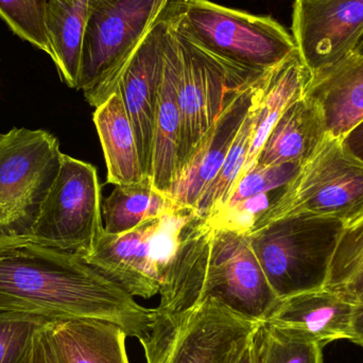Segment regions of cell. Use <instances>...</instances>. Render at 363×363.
<instances>
[{
  "label": "cell",
  "instance_id": "21",
  "mask_svg": "<svg viewBox=\"0 0 363 363\" xmlns=\"http://www.w3.org/2000/svg\"><path fill=\"white\" fill-rule=\"evenodd\" d=\"M94 123L106 159L108 183L125 185L148 178L143 172L133 125L118 89L96 108Z\"/></svg>",
  "mask_w": 363,
  "mask_h": 363
},
{
  "label": "cell",
  "instance_id": "17",
  "mask_svg": "<svg viewBox=\"0 0 363 363\" xmlns=\"http://www.w3.org/2000/svg\"><path fill=\"white\" fill-rule=\"evenodd\" d=\"M328 130L317 104L305 96L279 117L262 145L255 166L283 164L304 165L328 138Z\"/></svg>",
  "mask_w": 363,
  "mask_h": 363
},
{
  "label": "cell",
  "instance_id": "7",
  "mask_svg": "<svg viewBox=\"0 0 363 363\" xmlns=\"http://www.w3.org/2000/svg\"><path fill=\"white\" fill-rule=\"evenodd\" d=\"M62 155L59 140L45 130L0 133V239L32 236Z\"/></svg>",
  "mask_w": 363,
  "mask_h": 363
},
{
  "label": "cell",
  "instance_id": "33",
  "mask_svg": "<svg viewBox=\"0 0 363 363\" xmlns=\"http://www.w3.org/2000/svg\"><path fill=\"white\" fill-rule=\"evenodd\" d=\"M237 363H253L252 362L251 345L245 350V353H243V355L241 356L240 359H239V362Z\"/></svg>",
  "mask_w": 363,
  "mask_h": 363
},
{
  "label": "cell",
  "instance_id": "19",
  "mask_svg": "<svg viewBox=\"0 0 363 363\" xmlns=\"http://www.w3.org/2000/svg\"><path fill=\"white\" fill-rule=\"evenodd\" d=\"M313 80V74L296 49L268 70L258 101L253 142L240 177L255 167L258 153L271 130L291 104L306 96Z\"/></svg>",
  "mask_w": 363,
  "mask_h": 363
},
{
  "label": "cell",
  "instance_id": "22",
  "mask_svg": "<svg viewBox=\"0 0 363 363\" xmlns=\"http://www.w3.org/2000/svg\"><path fill=\"white\" fill-rule=\"evenodd\" d=\"M91 0H47L45 25L52 57L62 80L78 86L83 40Z\"/></svg>",
  "mask_w": 363,
  "mask_h": 363
},
{
  "label": "cell",
  "instance_id": "11",
  "mask_svg": "<svg viewBox=\"0 0 363 363\" xmlns=\"http://www.w3.org/2000/svg\"><path fill=\"white\" fill-rule=\"evenodd\" d=\"M101 216L97 169L63 153L59 174L43 205L33 234L27 239L82 257L104 234Z\"/></svg>",
  "mask_w": 363,
  "mask_h": 363
},
{
  "label": "cell",
  "instance_id": "12",
  "mask_svg": "<svg viewBox=\"0 0 363 363\" xmlns=\"http://www.w3.org/2000/svg\"><path fill=\"white\" fill-rule=\"evenodd\" d=\"M363 32V0H294L292 36L313 79L353 55Z\"/></svg>",
  "mask_w": 363,
  "mask_h": 363
},
{
  "label": "cell",
  "instance_id": "2",
  "mask_svg": "<svg viewBox=\"0 0 363 363\" xmlns=\"http://www.w3.org/2000/svg\"><path fill=\"white\" fill-rule=\"evenodd\" d=\"M159 294L157 308L168 313L213 298L256 322L264 321L279 302L247 234L215 228L194 211L181 228Z\"/></svg>",
  "mask_w": 363,
  "mask_h": 363
},
{
  "label": "cell",
  "instance_id": "28",
  "mask_svg": "<svg viewBox=\"0 0 363 363\" xmlns=\"http://www.w3.org/2000/svg\"><path fill=\"white\" fill-rule=\"evenodd\" d=\"M302 166L296 163L269 166V167L255 166L239 178L233 187L232 191L228 194L223 206L211 218L228 211L235 205L249 200L258 194L287 185L298 176Z\"/></svg>",
  "mask_w": 363,
  "mask_h": 363
},
{
  "label": "cell",
  "instance_id": "20",
  "mask_svg": "<svg viewBox=\"0 0 363 363\" xmlns=\"http://www.w3.org/2000/svg\"><path fill=\"white\" fill-rule=\"evenodd\" d=\"M64 363H130L125 330L112 322L63 319L48 324Z\"/></svg>",
  "mask_w": 363,
  "mask_h": 363
},
{
  "label": "cell",
  "instance_id": "29",
  "mask_svg": "<svg viewBox=\"0 0 363 363\" xmlns=\"http://www.w3.org/2000/svg\"><path fill=\"white\" fill-rule=\"evenodd\" d=\"M50 322L35 315L0 313V363H26L36 332Z\"/></svg>",
  "mask_w": 363,
  "mask_h": 363
},
{
  "label": "cell",
  "instance_id": "6",
  "mask_svg": "<svg viewBox=\"0 0 363 363\" xmlns=\"http://www.w3.org/2000/svg\"><path fill=\"white\" fill-rule=\"evenodd\" d=\"M172 0H91L78 91L94 108L116 91L136 47Z\"/></svg>",
  "mask_w": 363,
  "mask_h": 363
},
{
  "label": "cell",
  "instance_id": "23",
  "mask_svg": "<svg viewBox=\"0 0 363 363\" xmlns=\"http://www.w3.org/2000/svg\"><path fill=\"white\" fill-rule=\"evenodd\" d=\"M179 208L167 194L159 191L150 178L135 184L115 185L102 204L108 234H121L140 223Z\"/></svg>",
  "mask_w": 363,
  "mask_h": 363
},
{
  "label": "cell",
  "instance_id": "16",
  "mask_svg": "<svg viewBox=\"0 0 363 363\" xmlns=\"http://www.w3.org/2000/svg\"><path fill=\"white\" fill-rule=\"evenodd\" d=\"M168 13L169 25L155 114L151 160V181L153 186L167 196L178 176L181 151V112L179 106L180 57L172 30L169 4Z\"/></svg>",
  "mask_w": 363,
  "mask_h": 363
},
{
  "label": "cell",
  "instance_id": "13",
  "mask_svg": "<svg viewBox=\"0 0 363 363\" xmlns=\"http://www.w3.org/2000/svg\"><path fill=\"white\" fill-rule=\"evenodd\" d=\"M168 25L167 6L136 47L117 86L133 125L143 172L150 179L155 114L163 74Z\"/></svg>",
  "mask_w": 363,
  "mask_h": 363
},
{
  "label": "cell",
  "instance_id": "9",
  "mask_svg": "<svg viewBox=\"0 0 363 363\" xmlns=\"http://www.w3.org/2000/svg\"><path fill=\"white\" fill-rule=\"evenodd\" d=\"M192 213V209L176 208L129 232H104L81 258L130 296L148 300L160 294L181 228Z\"/></svg>",
  "mask_w": 363,
  "mask_h": 363
},
{
  "label": "cell",
  "instance_id": "8",
  "mask_svg": "<svg viewBox=\"0 0 363 363\" xmlns=\"http://www.w3.org/2000/svg\"><path fill=\"white\" fill-rule=\"evenodd\" d=\"M169 8L180 57L181 151L178 178L222 111L241 89L262 72L241 67L201 46L177 26L170 4Z\"/></svg>",
  "mask_w": 363,
  "mask_h": 363
},
{
  "label": "cell",
  "instance_id": "3",
  "mask_svg": "<svg viewBox=\"0 0 363 363\" xmlns=\"http://www.w3.org/2000/svg\"><path fill=\"white\" fill-rule=\"evenodd\" d=\"M345 224L317 216L281 218L247 234L279 300L325 287Z\"/></svg>",
  "mask_w": 363,
  "mask_h": 363
},
{
  "label": "cell",
  "instance_id": "30",
  "mask_svg": "<svg viewBox=\"0 0 363 363\" xmlns=\"http://www.w3.org/2000/svg\"><path fill=\"white\" fill-rule=\"evenodd\" d=\"M29 363H64L55 347L48 324L36 332Z\"/></svg>",
  "mask_w": 363,
  "mask_h": 363
},
{
  "label": "cell",
  "instance_id": "25",
  "mask_svg": "<svg viewBox=\"0 0 363 363\" xmlns=\"http://www.w3.org/2000/svg\"><path fill=\"white\" fill-rule=\"evenodd\" d=\"M325 288L357 301L363 294V213L345 224L330 262Z\"/></svg>",
  "mask_w": 363,
  "mask_h": 363
},
{
  "label": "cell",
  "instance_id": "32",
  "mask_svg": "<svg viewBox=\"0 0 363 363\" xmlns=\"http://www.w3.org/2000/svg\"><path fill=\"white\" fill-rule=\"evenodd\" d=\"M349 340L363 347V294L354 302Z\"/></svg>",
  "mask_w": 363,
  "mask_h": 363
},
{
  "label": "cell",
  "instance_id": "31",
  "mask_svg": "<svg viewBox=\"0 0 363 363\" xmlns=\"http://www.w3.org/2000/svg\"><path fill=\"white\" fill-rule=\"evenodd\" d=\"M339 140L347 152L363 164V119Z\"/></svg>",
  "mask_w": 363,
  "mask_h": 363
},
{
  "label": "cell",
  "instance_id": "34",
  "mask_svg": "<svg viewBox=\"0 0 363 363\" xmlns=\"http://www.w3.org/2000/svg\"><path fill=\"white\" fill-rule=\"evenodd\" d=\"M353 53L354 55H363V32L359 40H358L357 45H356L355 49H354Z\"/></svg>",
  "mask_w": 363,
  "mask_h": 363
},
{
  "label": "cell",
  "instance_id": "10",
  "mask_svg": "<svg viewBox=\"0 0 363 363\" xmlns=\"http://www.w3.org/2000/svg\"><path fill=\"white\" fill-rule=\"evenodd\" d=\"M363 213V164L328 135L253 230L281 218L317 216L347 224Z\"/></svg>",
  "mask_w": 363,
  "mask_h": 363
},
{
  "label": "cell",
  "instance_id": "1",
  "mask_svg": "<svg viewBox=\"0 0 363 363\" xmlns=\"http://www.w3.org/2000/svg\"><path fill=\"white\" fill-rule=\"evenodd\" d=\"M155 313L78 254L27 238L0 239V313L35 315L50 323L102 320L140 341L150 332Z\"/></svg>",
  "mask_w": 363,
  "mask_h": 363
},
{
  "label": "cell",
  "instance_id": "18",
  "mask_svg": "<svg viewBox=\"0 0 363 363\" xmlns=\"http://www.w3.org/2000/svg\"><path fill=\"white\" fill-rule=\"evenodd\" d=\"M306 97L321 111L328 135H345L363 119V55L353 53L313 79Z\"/></svg>",
  "mask_w": 363,
  "mask_h": 363
},
{
  "label": "cell",
  "instance_id": "15",
  "mask_svg": "<svg viewBox=\"0 0 363 363\" xmlns=\"http://www.w3.org/2000/svg\"><path fill=\"white\" fill-rule=\"evenodd\" d=\"M354 302L328 288L279 300L264 321L322 347L349 340Z\"/></svg>",
  "mask_w": 363,
  "mask_h": 363
},
{
  "label": "cell",
  "instance_id": "27",
  "mask_svg": "<svg viewBox=\"0 0 363 363\" xmlns=\"http://www.w3.org/2000/svg\"><path fill=\"white\" fill-rule=\"evenodd\" d=\"M47 0H0V17L13 33L52 57L45 25Z\"/></svg>",
  "mask_w": 363,
  "mask_h": 363
},
{
  "label": "cell",
  "instance_id": "24",
  "mask_svg": "<svg viewBox=\"0 0 363 363\" xmlns=\"http://www.w3.org/2000/svg\"><path fill=\"white\" fill-rule=\"evenodd\" d=\"M259 97L260 94L243 121L221 170L194 206V211L199 217L208 219L215 215L223 206L228 194L240 178L253 142Z\"/></svg>",
  "mask_w": 363,
  "mask_h": 363
},
{
  "label": "cell",
  "instance_id": "5",
  "mask_svg": "<svg viewBox=\"0 0 363 363\" xmlns=\"http://www.w3.org/2000/svg\"><path fill=\"white\" fill-rule=\"evenodd\" d=\"M180 29L213 55L264 72L296 49L294 36L277 19L228 8L209 0H172Z\"/></svg>",
  "mask_w": 363,
  "mask_h": 363
},
{
  "label": "cell",
  "instance_id": "26",
  "mask_svg": "<svg viewBox=\"0 0 363 363\" xmlns=\"http://www.w3.org/2000/svg\"><path fill=\"white\" fill-rule=\"evenodd\" d=\"M253 363H324L323 347L303 340L267 321L260 322L251 342Z\"/></svg>",
  "mask_w": 363,
  "mask_h": 363
},
{
  "label": "cell",
  "instance_id": "14",
  "mask_svg": "<svg viewBox=\"0 0 363 363\" xmlns=\"http://www.w3.org/2000/svg\"><path fill=\"white\" fill-rule=\"evenodd\" d=\"M268 70L247 83L233 98L179 174L168 194L179 208L194 211L219 174L243 121L262 91Z\"/></svg>",
  "mask_w": 363,
  "mask_h": 363
},
{
  "label": "cell",
  "instance_id": "4",
  "mask_svg": "<svg viewBox=\"0 0 363 363\" xmlns=\"http://www.w3.org/2000/svg\"><path fill=\"white\" fill-rule=\"evenodd\" d=\"M259 323L208 298L182 313L157 307L140 342L146 363H237Z\"/></svg>",
  "mask_w": 363,
  "mask_h": 363
},
{
  "label": "cell",
  "instance_id": "35",
  "mask_svg": "<svg viewBox=\"0 0 363 363\" xmlns=\"http://www.w3.org/2000/svg\"><path fill=\"white\" fill-rule=\"evenodd\" d=\"M29 359H30V358H29ZM26 363H29V360H28V362H26Z\"/></svg>",
  "mask_w": 363,
  "mask_h": 363
}]
</instances>
